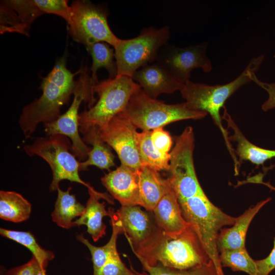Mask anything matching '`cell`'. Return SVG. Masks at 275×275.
<instances>
[{
	"mask_svg": "<svg viewBox=\"0 0 275 275\" xmlns=\"http://www.w3.org/2000/svg\"><path fill=\"white\" fill-rule=\"evenodd\" d=\"M142 265H161L186 269L208 263L211 259L197 234L189 225L182 231L166 233L157 227L135 248L131 247Z\"/></svg>",
	"mask_w": 275,
	"mask_h": 275,
	"instance_id": "cell-1",
	"label": "cell"
},
{
	"mask_svg": "<svg viewBox=\"0 0 275 275\" xmlns=\"http://www.w3.org/2000/svg\"><path fill=\"white\" fill-rule=\"evenodd\" d=\"M76 74L67 69L66 57L64 55L42 78L41 96L25 106L19 117L18 123L25 138L30 137L39 124L51 122L61 115V107L73 94L76 82L74 77Z\"/></svg>",
	"mask_w": 275,
	"mask_h": 275,
	"instance_id": "cell-2",
	"label": "cell"
},
{
	"mask_svg": "<svg viewBox=\"0 0 275 275\" xmlns=\"http://www.w3.org/2000/svg\"><path fill=\"white\" fill-rule=\"evenodd\" d=\"M264 58V56L262 54L252 59L243 72L236 78L226 84L208 85L189 80L184 84L180 91L182 97L185 100L189 108L204 111L210 115L223 135L233 159L235 173L239 172L240 163L229 140V132L223 125L220 110L224 108L225 102L232 94L252 81V75L258 70Z\"/></svg>",
	"mask_w": 275,
	"mask_h": 275,
	"instance_id": "cell-3",
	"label": "cell"
},
{
	"mask_svg": "<svg viewBox=\"0 0 275 275\" xmlns=\"http://www.w3.org/2000/svg\"><path fill=\"white\" fill-rule=\"evenodd\" d=\"M178 201L183 217L197 234L218 275H224L217 238L224 227L234 225L236 217L226 214L215 206L205 193Z\"/></svg>",
	"mask_w": 275,
	"mask_h": 275,
	"instance_id": "cell-4",
	"label": "cell"
},
{
	"mask_svg": "<svg viewBox=\"0 0 275 275\" xmlns=\"http://www.w3.org/2000/svg\"><path fill=\"white\" fill-rule=\"evenodd\" d=\"M207 114L189 108L185 102L167 104L153 99L140 88L132 95L124 109L117 115L129 121L136 128L151 131L179 121L201 119Z\"/></svg>",
	"mask_w": 275,
	"mask_h": 275,
	"instance_id": "cell-5",
	"label": "cell"
},
{
	"mask_svg": "<svg viewBox=\"0 0 275 275\" xmlns=\"http://www.w3.org/2000/svg\"><path fill=\"white\" fill-rule=\"evenodd\" d=\"M141 87L131 77L117 75L93 86L98 100L88 110L79 115V130L106 124L125 107L132 95Z\"/></svg>",
	"mask_w": 275,
	"mask_h": 275,
	"instance_id": "cell-6",
	"label": "cell"
},
{
	"mask_svg": "<svg viewBox=\"0 0 275 275\" xmlns=\"http://www.w3.org/2000/svg\"><path fill=\"white\" fill-rule=\"evenodd\" d=\"M23 150L29 156L42 158L49 166L52 173L49 186L50 191L57 190L60 182L63 180L81 184L88 190L96 191L80 178V162L70 151L71 143L68 137L59 134L39 137L31 144L25 145Z\"/></svg>",
	"mask_w": 275,
	"mask_h": 275,
	"instance_id": "cell-7",
	"label": "cell"
},
{
	"mask_svg": "<svg viewBox=\"0 0 275 275\" xmlns=\"http://www.w3.org/2000/svg\"><path fill=\"white\" fill-rule=\"evenodd\" d=\"M170 37V28L166 25L160 29L144 28L136 37L120 39L114 48L117 75L132 77L140 67L155 62L159 49Z\"/></svg>",
	"mask_w": 275,
	"mask_h": 275,
	"instance_id": "cell-8",
	"label": "cell"
},
{
	"mask_svg": "<svg viewBox=\"0 0 275 275\" xmlns=\"http://www.w3.org/2000/svg\"><path fill=\"white\" fill-rule=\"evenodd\" d=\"M80 70L79 77L76 80L73 94V101L68 110L56 120L44 124L47 136L59 134L70 139L71 152L79 161L88 157L91 148L79 135L78 109L83 101L88 102L89 108L96 102L88 68L83 67Z\"/></svg>",
	"mask_w": 275,
	"mask_h": 275,
	"instance_id": "cell-9",
	"label": "cell"
},
{
	"mask_svg": "<svg viewBox=\"0 0 275 275\" xmlns=\"http://www.w3.org/2000/svg\"><path fill=\"white\" fill-rule=\"evenodd\" d=\"M71 18L68 23L73 39L86 46L103 42L115 48L120 39L110 29L108 12L103 7L89 1H74L70 6Z\"/></svg>",
	"mask_w": 275,
	"mask_h": 275,
	"instance_id": "cell-10",
	"label": "cell"
},
{
	"mask_svg": "<svg viewBox=\"0 0 275 275\" xmlns=\"http://www.w3.org/2000/svg\"><path fill=\"white\" fill-rule=\"evenodd\" d=\"M174 141L170 152L168 179L178 200L204 193L194 166L195 136L192 127L185 128L180 135L175 136Z\"/></svg>",
	"mask_w": 275,
	"mask_h": 275,
	"instance_id": "cell-11",
	"label": "cell"
},
{
	"mask_svg": "<svg viewBox=\"0 0 275 275\" xmlns=\"http://www.w3.org/2000/svg\"><path fill=\"white\" fill-rule=\"evenodd\" d=\"M208 42L180 47L168 43L158 50L156 62L163 66L173 77L185 84L190 80L191 72L201 68L204 72L212 70L206 50Z\"/></svg>",
	"mask_w": 275,
	"mask_h": 275,
	"instance_id": "cell-12",
	"label": "cell"
},
{
	"mask_svg": "<svg viewBox=\"0 0 275 275\" xmlns=\"http://www.w3.org/2000/svg\"><path fill=\"white\" fill-rule=\"evenodd\" d=\"M137 128L118 115L105 125L98 127L101 139L117 153L121 164L138 171L142 167L136 135Z\"/></svg>",
	"mask_w": 275,
	"mask_h": 275,
	"instance_id": "cell-13",
	"label": "cell"
},
{
	"mask_svg": "<svg viewBox=\"0 0 275 275\" xmlns=\"http://www.w3.org/2000/svg\"><path fill=\"white\" fill-rule=\"evenodd\" d=\"M1 33L16 32L29 36L34 20L44 14L34 0L1 1Z\"/></svg>",
	"mask_w": 275,
	"mask_h": 275,
	"instance_id": "cell-14",
	"label": "cell"
},
{
	"mask_svg": "<svg viewBox=\"0 0 275 275\" xmlns=\"http://www.w3.org/2000/svg\"><path fill=\"white\" fill-rule=\"evenodd\" d=\"M103 185L121 206H140L138 171L121 165L101 177Z\"/></svg>",
	"mask_w": 275,
	"mask_h": 275,
	"instance_id": "cell-15",
	"label": "cell"
},
{
	"mask_svg": "<svg viewBox=\"0 0 275 275\" xmlns=\"http://www.w3.org/2000/svg\"><path fill=\"white\" fill-rule=\"evenodd\" d=\"M132 78L145 94L153 99H156L162 93L172 94L178 90L180 91L184 85L156 62L136 71Z\"/></svg>",
	"mask_w": 275,
	"mask_h": 275,
	"instance_id": "cell-16",
	"label": "cell"
},
{
	"mask_svg": "<svg viewBox=\"0 0 275 275\" xmlns=\"http://www.w3.org/2000/svg\"><path fill=\"white\" fill-rule=\"evenodd\" d=\"M140 206H121L115 214L130 247L135 248L149 237L156 226Z\"/></svg>",
	"mask_w": 275,
	"mask_h": 275,
	"instance_id": "cell-17",
	"label": "cell"
},
{
	"mask_svg": "<svg viewBox=\"0 0 275 275\" xmlns=\"http://www.w3.org/2000/svg\"><path fill=\"white\" fill-rule=\"evenodd\" d=\"M152 212L156 226L166 233L180 232L189 225L183 216L177 196L170 183Z\"/></svg>",
	"mask_w": 275,
	"mask_h": 275,
	"instance_id": "cell-18",
	"label": "cell"
},
{
	"mask_svg": "<svg viewBox=\"0 0 275 275\" xmlns=\"http://www.w3.org/2000/svg\"><path fill=\"white\" fill-rule=\"evenodd\" d=\"M88 192L89 198L84 211L81 215L74 221V224L75 226H86L87 232L93 241L96 242L105 235L106 226L102 222V219L104 216H109V212L105 209V203H101L99 200L103 199L112 204H114V202L106 193L90 190Z\"/></svg>",
	"mask_w": 275,
	"mask_h": 275,
	"instance_id": "cell-19",
	"label": "cell"
},
{
	"mask_svg": "<svg viewBox=\"0 0 275 275\" xmlns=\"http://www.w3.org/2000/svg\"><path fill=\"white\" fill-rule=\"evenodd\" d=\"M271 200L268 198L250 207L236 218L235 223L229 228L222 229L217 238L219 251L245 247V240L249 227L254 216L266 203Z\"/></svg>",
	"mask_w": 275,
	"mask_h": 275,
	"instance_id": "cell-20",
	"label": "cell"
},
{
	"mask_svg": "<svg viewBox=\"0 0 275 275\" xmlns=\"http://www.w3.org/2000/svg\"><path fill=\"white\" fill-rule=\"evenodd\" d=\"M224 108L222 119L226 121L228 128L233 131V134L229 136V140L237 143L235 152L239 157L238 160L240 163L243 160H248L257 166L263 165L267 160L275 157V150L262 148L250 142L242 133L225 106Z\"/></svg>",
	"mask_w": 275,
	"mask_h": 275,
	"instance_id": "cell-21",
	"label": "cell"
},
{
	"mask_svg": "<svg viewBox=\"0 0 275 275\" xmlns=\"http://www.w3.org/2000/svg\"><path fill=\"white\" fill-rule=\"evenodd\" d=\"M138 171L141 206L152 212L169 185L159 172L146 166Z\"/></svg>",
	"mask_w": 275,
	"mask_h": 275,
	"instance_id": "cell-22",
	"label": "cell"
},
{
	"mask_svg": "<svg viewBox=\"0 0 275 275\" xmlns=\"http://www.w3.org/2000/svg\"><path fill=\"white\" fill-rule=\"evenodd\" d=\"M79 132L83 135L82 139L84 142L92 146L87 160L79 162L80 171L87 170L89 166L109 170L115 165V155L111 147L101 139L97 126H91L79 130Z\"/></svg>",
	"mask_w": 275,
	"mask_h": 275,
	"instance_id": "cell-23",
	"label": "cell"
},
{
	"mask_svg": "<svg viewBox=\"0 0 275 275\" xmlns=\"http://www.w3.org/2000/svg\"><path fill=\"white\" fill-rule=\"evenodd\" d=\"M71 188L69 187L66 191L60 187L57 189L58 197L51 214L53 222L64 229L74 227L73 220L80 217L85 208L77 201L74 195L70 193Z\"/></svg>",
	"mask_w": 275,
	"mask_h": 275,
	"instance_id": "cell-24",
	"label": "cell"
},
{
	"mask_svg": "<svg viewBox=\"0 0 275 275\" xmlns=\"http://www.w3.org/2000/svg\"><path fill=\"white\" fill-rule=\"evenodd\" d=\"M112 226V234L108 242L102 246H96L85 238L78 235L77 239L84 244L89 250L93 264V275H99L101 270L108 260L112 251L117 248V239L119 234L123 233L122 228L113 208L108 210Z\"/></svg>",
	"mask_w": 275,
	"mask_h": 275,
	"instance_id": "cell-25",
	"label": "cell"
},
{
	"mask_svg": "<svg viewBox=\"0 0 275 275\" xmlns=\"http://www.w3.org/2000/svg\"><path fill=\"white\" fill-rule=\"evenodd\" d=\"M31 204L21 195L13 191H0V217L15 223L30 216Z\"/></svg>",
	"mask_w": 275,
	"mask_h": 275,
	"instance_id": "cell-26",
	"label": "cell"
},
{
	"mask_svg": "<svg viewBox=\"0 0 275 275\" xmlns=\"http://www.w3.org/2000/svg\"><path fill=\"white\" fill-rule=\"evenodd\" d=\"M86 47L92 59L90 81L93 87L99 82L97 72L100 68H105L108 71L109 78H113L117 76L118 68L115 60V51L108 44L99 42L89 44Z\"/></svg>",
	"mask_w": 275,
	"mask_h": 275,
	"instance_id": "cell-27",
	"label": "cell"
},
{
	"mask_svg": "<svg viewBox=\"0 0 275 275\" xmlns=\"http://www.w3.org/2000/svg\"><path fill=\"white\" fill-rule=\"evenodd\" d=\"M151 131L137 133L136 139L142 166L158 172L169 171L170 153L163 154L154 146L151 138Z\"/></svg>",
	"mask_w": 275,
	"mask_h": 275,
	"instance_id": "cell-28",
	"label": "cell"
},
{
	"mask_svg": "<svg viewBox=\"0 0 275 275\" xmlns=\"http://www.w3.org/2000/svg\"><path fill=\"white\" fill-rule=\"evenodd\" d=\"M2 236L13 240L29 249L38 262L40 267L45 269L48 261L53 259V253L40 246L34 235L30 232L0 229Z\"/></svg>",
	"mask_w": 275,
	"mask_h": 275,
	"instance_id": "cell-29",
	"label": "cell"
},
{
	"mask_svg": "<svg viewBox=\"0 0 275 275\" xmlns=\"http://www.w3.org/2000/svg\"><path fill=\"white\" fill-rule=\"evenodd\" d=\"M222 267H230L233 271H244L250 275H256L255 260L249 254L245 247L223 250L219 252Z\"/></svg>",
	"mask_w": 275,
	"mask_h": 275,
	"instance_id": "cell-30",
	"label": "cell"
},
{
	"mask_svg": "<svg viewBox=\"0 0 275 275\" xmlns=\"http://www.w3.org/2000/svg\"><path fill=\"white\" fill-rule=\"evenodd\" d=\"M39 9L45 13L57 15L68 23L71 18L70 6L65 0H34Z\"/></svg>",
	"mask_w": 275,
	"mask_h": 275,
	"instance_id": "cell-31",
	"label": "cell"
},
{
	"mask_svg": "<svg viewBox=\"0 0 275 275\" xmlns=\"http://www.w3.org/2000/svg\"><path fill=\"white\" fill-rule=\"evenodd\" d=\"M99 275H140L134 269H129L122 261L117 248L112 252L110 256L102 268Z\"/></svg>",
	"mask_w": 275,
	"mask_h": 275,
	"instance_id": "cell-32",
	"label": "cell"
},
{
	"mask_svg": "<svg viewBox=\"0 0 275 275\" xmlns=\"http://www.w3.org/2000/svg\"><path fill=\"white\" fill-rule=\"evenodd\" d=\"M151 138L155 147L163 154H169L171 149L173 140L170 133L163 129L158 128L151 131Z\"/></svg>",
	"mask_w": 275,
	"mask_h": 275,
	"instance_id": "cell-33",
	"label": "cell"
},
{
	"mask_svg": "<svg viewBox=\"0 0 275 275\" xmlns=\"http://www.w3.org/2000/svg\"><path fill=\"white\" fill-rule=\"evenodd\" d=\"M252 81L264 89L268 94L267 100L262 105V109L264 111L275 108V83H266L260 81L253 73L251 76Z\"/></svg>",
	"mask_w": 275,
	"mask_h": 275,
	"instance_id": "cell-34",
	"label": "cell"
},
{
	"mask_svg": "<svg viewBox=\"0 0 275 275\" xmlns=\"http://www.w3.org/2000/svg\"><path fill=\"white\" fill-rule=\"evenodd\" d=\"M256 265V275H268L275 269V238L273 248L269 255L265 258L255 260Z\"/></svg>",
	"mask_w": 275,
	"mask_h": 275,
	"instance_id": "cell-35",
	"label": "cell"
},
{
	"mask_svg": "<svg viewBox=\"0 0 275 275\" xmlns=\"http://www.w3.org/2000/svg\"><path fill=\"white\" fill-rule=\"evenodd\" d=\"M180 275H218L211 260L208 263L186 269H182Z\"/></svg>",
	"mask_w": 275,
	"mask_h": 275,
	"instance_id": "cell-36",
	"label": "cell"
},
{
	"mask_svg": "<svg viewBox=\"0 0 275 275\" xmlns=\"http://www.w3.org/2000/svg\"><path fill=\"white\" fill-rule=\"evenodd\" d=\"M41 268L36 259L33 256L30 261L15 268L12 272L15 275H37Z\"/></svg>",
	"mask_w": 275,
	"mask_h": 275,
	"instance_id": "cell-37",
	"label": "cell"
},
{
	"mask_svg": "<svg viewBox=\"0 0 275 275\" xmlns=\"http://www.w3.org/2000/svg\"><path fill=\"white\" fill-rule=\"evenodd\" d=\"M37 275H46L45 269L43 268L40 269Z\"/></svg>",
	"mask_w": 275,
	"mask_h": 275,
	"instance_id": "cell-38",
	"label": "cell"
},
{
	"mask_svg": "<svg viewBox=\"0 0 275 275\" xmlns=\"http://www.w3.org/2000/svg\"><path fill=\"white\" fill-rule=\"evenodd\" d=\"M262 183L268 186L269 188H270L271 189L275 190V187H273L272 186L270 185L269 184H268V183H264V182H263Z\"/></svg>",
	"mask_w": 275,
	"mask_h": 275,
	"instance_id": "cell-39",
	"label": "cell"
},
{
	"mask_svg": "<svg viewBox=\"0 0 275 275\" xmlns=\"http://www.w3.org/2000/svg\"><path fill=\"white\" fill-rule=\"evenodd\" d=\"M11 275H15V274H14L12 272Z\"/></svg>",
	"mask_w": 275,
	"mask_h": 275,
	"instance_id": "cell-40",
	"label": "cell"
}]
</instances>
